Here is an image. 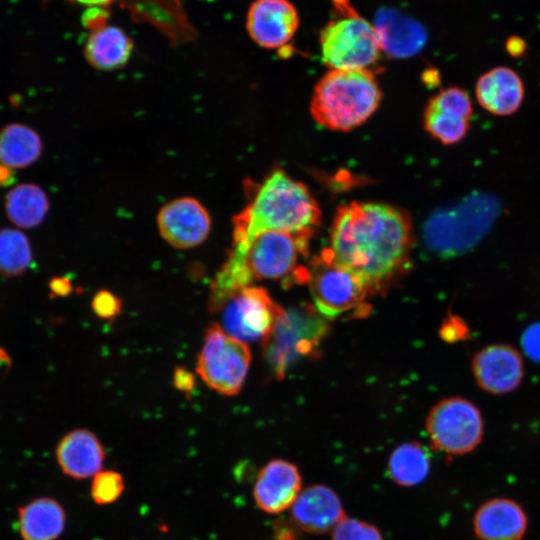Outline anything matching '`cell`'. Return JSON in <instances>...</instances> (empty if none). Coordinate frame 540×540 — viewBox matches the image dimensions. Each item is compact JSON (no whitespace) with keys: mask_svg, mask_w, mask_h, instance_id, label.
Wrapping results in <instances>:
<instances>
[{"mask_svg":"<svg viewBox=\"0 0 540 540\" xmlns=\"http://www.w3.org/2000/svg\"><path fill=\"white\" fill-rule=\"evenodd\" d=\"M311 235L284 231H264L247 241H233L231 251L239 255L251 280H282L284 284H304L308 268L298 265L306 256Z\"/></svg>","mask_w":540,"mask_h":540,"instance_id":"obj_5","label":"cell"},{"mask_svg":"<svg viewBox=\"0 0 540 540\" xmlns=\"http://www.w3.org/2000/svg\"><path fill=\"white\" fill-rule=\"evenodd\" d=\"M332 540H383V537L376 526L345 517L332 530Z\"/></svg>","mask_w":540,"mask_h":540,"instance_id":"obj_30","label":"cell"},{"mask_svg":"<svg viewBox=\"0 0 540 540\" xmlns=\"http://www.w3.org/2000/svg\"><path fill=\"white\" fill-rule=\"evenodd\" d=\"M291 515L302 531L312 534L332 531L346 517L338 494L322 484L301 490L291 507Z\"/></svg>","mask_w":540,"mask_h":540,"instance_id":"obj_16","label":"cell"},{"mask_svg":"<svg viewBox=\"0 0 540 540\" xmlns=\"http://www.w3.org/2000/svg\"><path fill=\"white\" fill-rule=\"evenodd\" d=\"M43 144L31 127L11 123L0 130V164L11 169L25 168L41 156Z\"/></svg>","mask_w":540,"mask_h":540,"instance_id":"obj_23","label":"cell"},{"mask_svg":"<svg viewBox=\"0 0 540 540\" xmlns=\"http://www.w3.org/2000/svg\"><path fill=\"white\" fill-rule=\"evenodd\" d=\"M56 457L66 475L85 479L101 471L105 452L95 434L86 429H76L60 440Z\"/></svg>","mask_w":540,"mask_h":540,"instance_id":"obj_20","label":"cell"},{"mask_svg":"<svg viewBox=\"0 0 540 540\" xmlns=\"http://www.w3.org/2000/svg\"><path fill=\"white\" fill-rule=\"evenodd\" d=\"M328 331L326 318L309 305L282 308L263 340L264 358L274 376L281 380L299 359L316 356Z\"/></svg>","mask_w":540,"mask_h":540,"instance_id":"obj_6","label":"cell"},{"mask_svg":"<svg viewBox=\"0 0 540 540\" xmlns=\"http://www.w3.org/2000/svg\"><path fill=\"white\" fill-rule=\"evenodd\" d=\"M426 430L432 446L445 454L463 455L482 441L484 422L481 411L463 397L440 400L429 412Z\"/></svg>","mask_w":540,"mask_h":540,"instance_id":"obj_10","label":"cell"},{"mask_svg":"<svg viewBox=\"0 0 540 540\" xmlns=\"http://www.w3.org/2000/svg\"><path fill=\"white\" fill-rule=\"evenodd\" d=\"M72 2L82 4L88 7H103L107 8L116 0H70Z\"/></svg>","mask_w":540,"mask_h":540,"instance_id":"obj_39","label":"cell"},{"mask_svg":"<svg viewBox=\"0 0 540 540\" xmlns=\"http://www.w3.org/2000/svg\"><path fill=\"white\" fill-rule=\"evenodd\" d=\"M108 11L103 7H89L83 14V24L91 31L107 25Z\"/></svg>","mask_w":540,"mask_h":540,"instance_id":"obj_34","label":"cell"},{"mask_svg":"<svg viewBox=\"0 0 540 540\" xmlns=\"http://www.w3.org/2000/svg\"><path fill=\"white\" fill-rule=\"evenodd\" d=\"M471 371L480 389L492 395H503L519 387L525 366L521 353L514 346L494 343L474 354Z\"/></svg>","mask_w":540,"mask_h":540,"instance_id":"obj_12","label":"cell"},{"mask_svg":"<svg viewBox=\"0 0 540 540\" xmlns=\"http://www.w3.org/2000/svg\"><path fill=\"white\" fill-rule=\"evenodd\" d=\"M51 291L58 296L68 295L72 290V285L67 278L57 277L50 282Z\"/></svg>","mask_w":540,"mask_h":540,"instance_id":"obj_37","label":"cell"},{"mask_svg":"<svg viewBox=\"0 0 540 540\" xmlns=\"http://www.w3.org/2000/svg\"><path fill=\"white\" fill-rule=\"evenodd\" d=\"M334 6L342 13V14H348L353 12V8L351 7L349 0H331Z\"/></svg>","mask_w":540,"mask_h":540,"instance_id":"obj_40","label":"cell"},{"mask_svg":"<svg viewBox=\"0 0 540 540\" xmlns=\"http://www.w3.org/2000/svg\"><path fill=\"white\" fill-rule=\"evenodd\" d=\"M221 310L223 330L246 343L264 340L282 308L262 287L246 286L231 296Z\"/></svg>","mask_w":540,"mask_h":540,"instance_id":"obj_11","label":"cell"},{"mask_svg":"<svg viewBox=\"0 0 540 540\" xmlns=\"http://www.w3.org/2000/svg\"><path fill=\"white\" fill-rule=\"evenodd\" d=\"M132 50V40L122 29L105 25L91 31L85 42L84 56L92 67L110 71L124 67Z\"/></svg>","mask_w":540,"mask_h":540,"instance_id":"obj_21","label":"cell"},{"mask_svg":"<svg viewBox=\"0 0 540 540\" xmlns=\"http://www.w3.org/2000/svg\"><path fill=\"white\" fill-rule=\"evenodd\" d=\"M475 94L483 109L496 116H508L520 108L525 91L520 76L514 70L499 66L478 78Z\"/></svg>","mask_w":540,"mask_h":540,"instance_id":"obj_18","label":"cell"},{"mask_svg":"<svg viewBox=\"0 0 540 540\" xmlns=\"http://www.w3.org/2000/svg\"><path fill=\"white\" fill-rule=\"evenodd\" d=\"M436 108L470 121L473 105L467 92L460 87H448L434 95L429 102Z\"/></svg>","mask_w":540,"mask_h":540,"instance_id":"obj_28","label":"cell"},{"mask_svg":"<svg viewBox=\"0 0 540 540\" xmlns=\"http://www.w3.org/2000/svg\"><path fill=\"white\" fill-rule=\"evenodd\" d=\"M381 51L391 57L407 58L418 53L427 41L426 29L401 12L382 8L373 24Z\"/></svg>","mask_w":540,"mask_h":540,"instance_id":"obj_17","label":"cell"},{"mask_svg":"<svg viewBox=\"0 0 540 540\" xmlns=\"http://www.w3.org/2000/svg\"><path fill=\"white\" fill-rule=\"evenodd\" d=\"M507 52L515 58L522 57L526 52V43L519 36H512L506 41Z\"/></svg>","mask_w":540,"mask_h":540,"instance_id":"obj_36","label":"cell"},{"mask_svg":"<svg viewBox=\"0 0 540 540\" xmlns=\"http://www.w3.org/2000/svg\"><path fill=\"white\" fill-rule=\"evenodd\" d=\"M521 343L526 355L540 363V322L531 324L525 329Z\"/></svg>","mask_w":540,"mask_h":540,"instance_id":"obj_32","label":"cell"},{"mask_svg":"<svg viewBox=\"0 0 540 540\" xmlns=\"http://www.w3.org/2000/svg\"><path fill=\"white\" fill-rule=\"evenodd\" d=\"M174 385L181 391L189 393L194 387V377L183 368H178L174 373Z\"/></svg>","mask_w":540,"mask_h":540,"instance_id":"obj_35","label":"cell"},{"mask_svg":"<svg viewBox=\"0 0 540 540\" xmlns=\"http://www.w3.org/2000/svg\"><path fill=\"white\" fill-rule=\"evenodd\" d=\"M423 123L426 131L444 145L463 140L470 130V121L442 111L428 103Z\"/></svg>","mask_w":540,"mask_h":540,"instance_id":"obj_27","label":"cell"},{"mask_svg":"<svg viewBox=\"0 0 540 540\" xmlns=\"http://www.w3.org/2000/svg\"><path fill=\"white\" fill-rule=\"evenodd\" d=\"M430 471V456L418 442L396 447L388 460L390 478L398 485L412 487L422 483Z\"/></svg>","mask_w":540,"mask_h":540,"instance_id":"obj_25","label":"cell"},{"mask_svg":"<svg viewBox=\"0 0 540 540\" xmlns=\"http://www.w3.org/2000/svg\"><path fill=\"white\" fill-rule=\"evenodd\" d=\"M308 280L316 310L326 319L365 316L369 291L352 271L335 262L324 250L308 265Z\"/></svg>","mask_w":540,"mask_h":540,"instance_id":"obj_7","label":"cell"},{"mask_svg":"<svg viewBox=\"0 0 540 540\" xmlns=\"http://www.w3.org/2000/svg\"><path fill=\"white\" fill-rule=\"evenodd\" d=\"M302 477L296 465L283 459H273L259 471L253 498L262 511L279 514L292 507L301 492Z\"/></svg>","mask_w":540,"mask_h":540,"instance_id":"obj_15","label":"cell"},{"mask_svg":"<svg viewBox=\"0 0 540 540\" xmlns=\"http://www.w3.org/2000/svg\"><path fill=\"white\" fill-rule=\"evenodd\" d=\"M298 26L297 10L288 0H255L246 17L250 37L268 49L284 47Z\"/></svg>","mask_w":540,"mask_h":540,"instance_id":"obj_14","label":"cell"},{"mask_svg":"<svg viewBox=\"0 0 540 540\" xmlns=\"http://www.w3.org/2000/svg\"><path fill=\"white\" fill-rule=\"evenodd\" d=\"M473 527L480 540H521L527 528V516L511 499H491L476 511Z\"/></svg>","mask_w":540,"mask_h":540,"instance_id":"obj_19","label":"cell"},{"mask_svg":"<svg viewBox=\"0 0 540 540\" xmlns=\"http://www.w3.org/2000/svg\"><path fill=\"white\" fill-rule=\"evenodd\" d=\"M14 180V173L11 168L0 164V186H8Z\"/></svg>","mask_w":540,"mask_h":540,"instance_id":"obj_38","label":"cell"},{"mask_svg":"<svg viewBox=\"0 0 540 540\" xmlns=\"http://www.w3.org/2000/svg\"><path fill=\"white\" fill-rule=\"evenodd\" d=\"M250 359L246 343L231 337L221 326L213 323L205 332L197 359V373L213 390L232 396L243 386Z\"/></svg>","mask_w":540,"mask_h":540,"instance_id":"obj_9","label":"cell"},{"mask_svg":"<svg viewBox=\"0 0 540 540\" xmlns=\"http://www.w3.org/2000/svg\"><path fill=\"white\" fill-rule=\"evenodd\" d=\"M93 311L103 319H111L121 311L120 299L109 291H99L92 300Z\"/></svg>","mask_w":540,"mask_h":540,"instance_id":"obj_31","label":"cell"},{"mask_svg":"<svg viewBox=\"0 0 540 540\" xmlns=\"http://www.w3.org/2000/svg\"><path fill=\"white\" fill-rule=\"evenodd\" d=\"M5 211L16 226L34 228L45 219L49 211V200L38 185L23 183L13 187L7 193Z\"/></svg>","mask_w":540,"mask_h":540,"instance_id":"obj_24","label":"cell"},{"mask_svg":"<svg viewBox=\"0 0 540 540\" xmlns=\"http://www.w3.org/2000/svg\"><path fill=\"white\" fill-rule=\"evenodd\" d=\"M342 16L320 33L322 60L331 70L368 69L381 51L376 30L355 11Z\"/></svg>","mask_w":540,"mask_h":540,"instance_id":"obj_8","label":"cell"},{"mask_svg":"<svg viewBox=\"0 0 540 540\" xmlns=\"http://www.w3.org/2000/svg\"><path fill=\"white\" fill-rule=\"evenodd\" d=\"M157 226L166 242L179 249L203 243L211 230V217L193 197H180L166 203L157 215Z\"/></svg>","mask_w":540,"mask_h":540,"instance_id":"obj_13","label":"cell"},{"mask_svg":"<svg viewBox=\"0 0 540 540\" xmlns=\"http://www.w3.org/2000/svg\"><path fill=\"white\" fill-rule=\"evenodd\" d=\"M32 261V248L25 234L17 229L0 230V275L19 276Z\"/></svg>","mask_w":540,"mask_h":540,"instance_id":"obj_26","label":"cell"},{"mask_svg":"<svg viewBox=\"0 0 540 540\" xmlns=\"http://www.w3.org/2000/svg\"><path fill=\"white\" fill-rule=\"evenodd\" d=\"M382 92L369 69L330 70L316 84L310 111L321 126L349 131L378 108Z\"/></svg>","mask_w":540,"mask_h":540,"instance_id":"obj_3","label":"cell"},{"mask_svg":"<svg viewBox=\"0 0 540 540\" xmlns=\"http://www.w3.org/2000/svg\"><path fill=\"white\" fill-rule=\"evenodd\" d=\"M499 211V201L475 194L458 205L438 211L425 223L426 246L441 256H454L475 246L490 230Z\"/></svg>","mask_w":540,"mask_h":540,"instance_id":"obj_4","label":"cell"},{"mask_svg":"<svg viewBox=\"0 0 540 540\" xmlns=\"http://www.w3.org/2000/svg\"><path fill=\"white\" fill-rule=\"evenodd\" d=\"M411 247L406 212L389 204L356 201L338 208L325 251L375 294L385 292L406 271Z\"/></svg>","mask_w":540,"mask_h":540,"instance_id":"obj_1","label":"cell"},{"mask_svg":"<svg viewBox=\"0 0 540 540\" xmlns=\"http://www.w3.org/2000/svg\"><path fill=\"white\" fill-rule=\"evenodd\" d=\"M245 188L248 203L233 219V241L264 231L312 236L320 224L321 212L308 188L280 169Z\"/></svg>","mask_w":540,"mask_h":540,"instance_id":"obj_2","label":"cell"},{"mask_svg":"<svg viewBox=\"0 0 540 540\" xmlns=\"http://www.w3.org/2000/svg\"><path fill=\"white\" fill-rule=\"evenodd\" d=\"M467 325L457 317H451L446 321L441 329V334L445 340L457 341L467 337Z\"/></svg>","mask_w":540,"mask_h":540,"instance_id":"obj_33","label":"cell"},{"mask_svg":"<svg viewBox=\"0 0 540 540\" xmlns=\"http://www.w3.org/2000/svg\"><path fill=\"white\" fill-rule=\"evenodd\" d=\"M123 490V478L116 471H100L93 476L91 496L100 505H106L116 501Z\"/></svg>","mask_w":540,"mask_h":540,"instance_id":"obj_29","label":"cell"},{"mask_svg":"<svg viewBox=\"0 0 540 540\" xmlns=\"http://www.w3.org/2000/svg\"><path fill=\"white\" fill-rule=\"evenodd\" d=\"M65 526V512L50 498L33 500L19 512V531L24 540H56Z\"/></svg>","mask_w":540,"mask_h":540,"instance_id":"obj_22","label":"cell"}]
</instances>
